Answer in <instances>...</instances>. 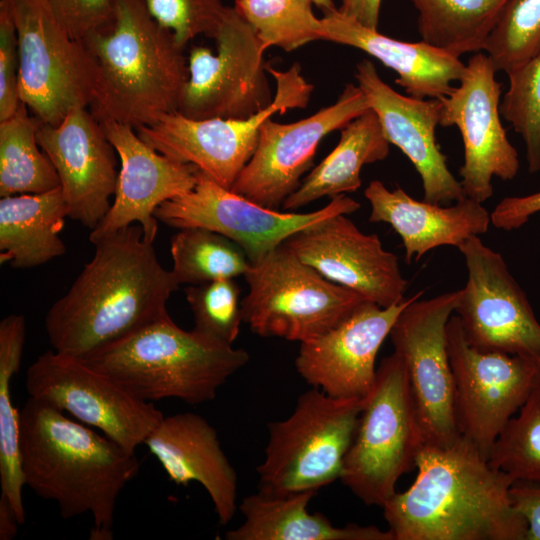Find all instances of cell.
I'll list each match as a JSON object with an SVG mask.
<instances>
[{
	"instance_id": "obj_18",
	"label": "cell",
	"mask_w": 540,
	"mask_h": 540,
	"mask_svg": "<svg viewBox=\"0 0 540 540\" xmlns=\"http://www.w3.org/2000/svg\"><path fill=\"white\" fill-rule=\"evenodd\" d=\"M370 109L358 85L347 84L336 102L292 123L272 118L260 128L257 147L231 190L278 210L311 168L322 139Z\"/></svg>"
},
{
	"instance_id": "obj_7",
	"label": "cell",
	"mask_w": 540,
	"mask_h": 540,
	"mask_svg": "<svg viewBox=\"0 0 540 540\" xmlns=\"http://www.w3.org/2000/svg\"><path fill=\"white\" fill-rule=\"evenodd\" d=\"M363 399L337 398L318 388L304 392L286 419L269 422L265 458L257 467L259 492H317L340 479Z\"/></svg>"
},
{
	"instance_id": "obj_37",
	"label": "cell",
	"mask_w": 540,
	"mask_h": 540,
	"mask_svg": "<svg viewBox=\"0 0 540 540\" xmlns=\"http://www.w3.org/2000/svg\"><path fill=\"white\" fill-rule=\"evenodd\" d=\"M509 86L500 103L501 116L524 142L530 173L540 171V53L507 74Z\"/></svg>"
},
{
	"instance_id": "obj_20",
	"label": "cell",
	"mask_w": 540,
	"mask_h": 540,
	"mask_svg": "<svg viewBox=\"0 0 540 540\" xmlns=\"http://www.w3.org/2000/svg\"><path fill=\"white\" fill-rule=\"evenodd\" d=\"M37 141L52 162L68 217L93 230L109 211L118 172L116 151L88 107L71 110L57 125L40 122Z\"/></svg>"
},
{
	"instance_id": "obj_11",
	"label": "cell",
	"mask_w": 540,
	"mask_h": 540,
	"mask_svg": "<svg viewBox=\"0 0 540 540\" xmlns=\"http://www.w3.org/2000/svg\"><path fill=\"white\" fill-rule=\"evenodd\" d=\"M214 39L215 53L204 46L190 50L178 112L192 119H244L266 109L274 99L266 48L233 6Z\"/></svg>"
},
{
	"instance_id": "obj_16",
	"label": "cell",
	"mask_w": 540,
	"mask_h": 540,
	"mask_svg": "<svg viewBox=\"0 0 540 540\" xmlns=\"http://www.w3.org/2000/svg\"><path fill=\"white\" fill-rule=\"evenodd\" d=\"M468 271L455 307L469 345L540 360V323L500 253L471 236L457 247Z\"/></svg>"
},
{
	"instance_id": "obj_29",
	"label": "cell",
	"mask_w": 540,
	"mask_h": 540,
	"mask_svg": "<svg viewBox=\"0 0 540 540\" xmlns=\"http://www.w3.org/2000/svg\"><path fill=\"white\" fill-rule=\"evenodd\" d=\"M390 151L376 113L370 108L340 130L335 148L301 181L283 203L296 210L322 197L352 193L361 187V169L384 160Z\"/></svg>"
},
{
	"instance_id": "obj_41",
	"label": "cell",
	"mask_w": 540,
	"mask_h": 540,
	"mask_svg": "<svg viewBox=\"0 0 540 540\" xmlns=\"http://www.w3.org/2000/svg\"><path fill=\"white\" fill-rule=\"evenodd\" d=\"M57 21L75 39L107 25L113 18L115 0H42Z\"/></svg>"
},
{
	"instance_id": "obj_3",
	"label": "cell",
	"mask_w": 540,
	"mask_h": 540,
	"mask_svg": "<svg viewBox=\"0 0 540 540\" xmlns=\"http://www.w3.org/2000/svg\"><path fill=\"white\" fill-rule=\"evenodd\" d=\"M19 451L26 486L64 519L89 513L90 539H113L117 499L140 469L135 452L33 397L20 409Z\"/></svg>"
},
{
	"instance_id": "obj_6",
	"label": "cell",
	"mask_w": 540,
	"mask_h": 540,
	"mask_svg": "<svg viewBox=\"0 0 540 540\" xmlns=\"http://www.w3.org/2000/svg\"><path fill=\"white\" fill-rule=\"evenodd\" d=\"M423 444L406 369L394 352L381 361L364 398L340 480L365 505L382 507Z\"/></svg>"
},
{
	"instance_id": "obj_21",
	"label": "cell",
	"mask_w": 540,
	"mask_h": 540,
	"mask_svg": "<svg viewBox=\"0 0 540 540\" xmlns=\"http://www.w3.org/2000/svg\"><path fill=\"white\" fill-rule=\"evenodd\" d=\"M120 160L111 207L91 230L90 241L99 240L133 224L154 242L158 231L156 209L165 201L186 194L197 183L198 168L171 159L144 142L132 126L101 122Z\"/></svg>"
},
{
	"instance_id": "obj_31",
	"label": "cell",
	"mask_w": 540,
	"mask_h": 540,
	"mask_svg": "<svg viewBox=\"0 0 540 540\" xmlns=\"http://www.w3.org/2000/svg\"><path fill=\"white\" fill-rule=\"evenodd\" d=\"M26 336L24 316L11 314L0 322V483L14 507L19 523L25 522L23 475L19 451V415L13 405L11 383L18 372Z\"/></svg>"
},
{
	"instance_id": "obj_34",
	"label": "cell",
	"mask_w": 540,
	"mask_h": 540,
	"mask_svg": "<svg viewBox=\"0 0 540 540\" xmlns=\"http://www.w3.org/2000/svg\"><path fill=\"white\" fill-rule=\"evenodd\" d=\"M311 0H234L233 8L251 26L267 49L287 52L323 39L321 18Z\"/></svg>"
},
{
	"instance_id": "obj_1",
	"label": "cell",
	"mask_w": 540,
	"mask_h": 540,
	"mask_svg": "<svg viewBox=\"0 0 540 540\" xmlns=\"http://www.w3.org/2000/svg\"><path fill=\"white\" fill-rule=\"evenodd\" d=\"M94 246L92 259L45 317L53 350L78 359L168 316L167 301L180 285L138 224Z\"/></svg>"
},
{
	"instance_id": "obj_43",
	"label": "cell",
	"mask_w": 540,
	"mask_h": 540,
	"mask_svg": "<svg viewBox=\"0 0 540 540\" xmlns=\"http://www.w3.org/2000/svg\"><path fill=\"white\" fill-rule=\"evenodd\" d=\"M510 497L527 522L526 540H540V486L515 482Z\"/></svg>"
},
{
	"instance_id": "obj_5",
	"label": "cell",
	"mask_w": 540,
	"mask_h": 540,
	"mask_svg": "<svg viewBox=\"0 0 540 540\" xmlns=\"http://www.w3.org/2000/svg\"><path fill=\"white\" fill-rule=\"evenodd\" d=\"M249 358L242 348L181 329L168 315L80 360L139 400L200 404Z\"/></svg>"
},
{
	"instance_id": "obj_35",
	"label": "cell",
	"mask_w": 540,
	"mask_h": 540,
	"mask_svg": "<svg viewBox=\"0 0 540 540\" xmlns=\"http://www.w3.org/2000/svg\"><path fill=\"white\" fill-rule=\"evenodd\" d=\"M488 461L515 482L540 486V384L507 422Z\"/></svg>"
},
{
	"instance_id": "obj_24",
	"label": "cell",
	"mask_w": 540,
	"mask_h": 540,
	"mask_svg": "<svg viewBox=\"0 0 540 540\" xmlns=\"http://www.w3.org/2000/svg\"><path fill=\"white\" fill-rule=\"evenodd\" d=\"M144 444L176 485L195 481L204 487L220 524L232 520L237 510V473L217 431L205 418L191 412L164 416Z\"/></svg>"
},
{
	"instance_id": "obj_17",
	"label": "cell",
	"mask_w": 540,
	"mask_h": 540,
	"mask_svg": "<svg viewBox=\"0 0 540 540\" xmlns=\"http://www.w3.org/2000/svg\"><path fill=\"white\" fill-rule=\"evenodd\" d=\"M486 53L473 54L462 79L441 98L440 126H456L464 146L459 169L466 197L480 203L493 194L492 178L514 179L520 163L501 122L502 85Z\"/></svg>"
},
{
	"instance_id": "obj_8",
	"label": "cell",
	"mask_w": 540,
	"mask_h": 540,
	"mask_svg": "<svg viewBox=\"0 0 540 540\" xmlns=\"http://www.w3.org/2000/svg\"><path fill=\"white\" fill-rule=\"evenodd\" d=\"M243 322L261 337L303 343L346 319L365 300L300 260L281 244L244 275Z\"/></svg>"
},
{
	"instance_id": "obj_2",
	"label": "cell",
	"mask_w": 540,
	"mask_h": 540,
	"mask_svg": "<svg viewBox=\"0 0 540 540\" xmlns=\"http://www.w3.org/2000/svg\"><path fill=\"white\" fill-rule=\"evenodd\" d=\"M415 467L412 485L382 506L394 540H526L510 497L515 481L464 436L423 444Z\"/></svg>"
},
{
	"instance_id": "obj_47",
	"label": "cell",
	"mask_w": 540,
	"mask_h": 540,
	"mask_svg": "<svg viewBox=\"0 0 540 540\" xmlns=\"http://www.w3.org/2000/svg\"><path fill=\"white\" fill-rule=\"evenodd\" d=\"M538 382L540 384V360L538 361Z\"/></svg>"
},
{
	"instance_id": "obj_32",
	"label": "cell",
	"mask_w": 540,
	"mask_h": 540,
	"mask_svg": "<svg viewBox=\"0 0 540 540\" xmlns=\"http://www.w3.org/2000/svg\"><path fill=\"white\" fill-rule=\"evenodd\" d=\"M29 111L21 102L0 121V197L60 187L57 172L37 141L40 121Z\"/></svg>"
},
{
	"instance_id": "obj_12",
	"label": "cell",
	"mask_w": 540,
	"mask_h": 540,
	"mask_svg": "<svg viewBox=\"0 0 540 540\" xmlns=\"http://www.w3.org/2000/svg\"><path fill=\"white\" fill-rule=\"evenodd\" d=\"M421 295L412 296L389 336L406 369L424 444L445 446L461 436L446 341L459 290L426 300Z\"/></svg>"
},
{
	"instance_id": "obj_4",
	"label": "cell",
	"mask_w": 540,
	"mask_h": 540,
	"mask_svg": "<svg viewBox=\"0 0 540 540\" xmlns=\"http://www.w3.org/2000/svg\"><path fill=\"white\" fill-rule=\"evenodd\" d=\"M96 69L89 106L100 121L138 128L177 112L188 61L141 0H115L112 20L82 39Z\"/></svg>"
},
{
	"instance_id": "obj_44",
	"label": "cell",
	"mask_w": 540,
	"mask_h": 540,
	"mask_svg": "<svg viewBox=\"0 0 540 540\" xmlns=\"http://www.w3.org/2000/svg\"><path fill=\"white\" fill-rule=\"evenodd\" d=\"M382 0H342L339 12L371 29H377Z\"/></svg>"
},
{
	"instance_id": "obj_36",
	"label": "cell",
	"mask_w": 540,
	"mask_h": 540,
	"mask_svg": "<svg viewBox=\"0 0 540 540\" xmlns=\"http://www.w3.org/2000/svg\"><path fill=\"white\" fill-rule=\"evenodd\" d=\"M483 52L506 74L539 54L540 0H509Z\"/></svg>"
},
{
	"instance_id": "obj_30",
	"label": "cell",
	"mask_w": 540,
	"mask_h": 540,
	"mask_svg": "<svg viewBox=\"0 0 540 540\" xmlns=\"http://www.w3.org/2000/svg\"><path fill=\"white\" fill-rule=\"evenodd\" d=\"M421 40L452 55L483 52L509 0H410Z\"/></svg>"
},
{
	"instance_id": "obj_14",
	"label": "cell",
	"mask_w": 540,
	"mask_h": 540,
	"mask_svg": "<svg viewBox=\"0 0 540 540\" xmlns=\"http://www.w3.org/2000/svg\"><path fill=\"white\" fill-rule=\"evenodd\" d=\"M25 387L29 397L97 428L129 452L144 444L164 417L153 403L137 399L80 359L55 350L41 354L29 366Z\"/></svg>"
},
{
	"instance_id": "obj_13",
	"label": "cell",
	"mask_w": 540,
	"mask_h": 540,
	"mask_svg": "<svg viewBox=\"0 0 540 540\" xmlns=\"http://www.w3.org/2000/svg\"><path fill=\"white\" fill-rule=\"evenodd\" d=\"M359 208L360 203L341 194L313 212L282 213L221 186L198 169L194 188L162 203L155 217L177 229L201 227L220 233L237 243L254 265L294 233Z\"/></svg>"
},
{
	"instance_id": "obj_38",
	"label": "cell",
	"mask_w": 540,
	"mask_h": 540,
	"mask_svg": "<svg viewBox=\"0 0 540 540\" xmlns=\"http://www.w3.org/2000/svg\"><path fill=\"white\" fill-rule=\"evenodd\" d=\"M241 289L234 279L214 280L185 288L195 332L217 342L232 345L243 322Z\"/></svg>"
},
{
	"instance_id": "obj_26",
	"label": "cell",
	"mask_w": 540,
	"mask_h": 540,
	"mask_svg": "<svg viewBox=\"0 0 540 540\" xmlns=\"http://www.w3.org/2000/svg\"><path fill=\"white\" fill-rule=\"evenodd\" d=\"M323 39L364 51L397 73L396 84L414 98L441 99L453 90L465 71L460 57L424 41L390 38L341 14L338 8L321 18Z\"/></svg>"
},
{
	"instance_id": "obj_15",
	"label": "cell",
	"mask_w": 540,
	"mask_h": 540,
	"mask_svg": "<svg viewBox=\"0 0 540 540\" xmlns=\"http://www.w3.org/2000/svg\"><path fill=\"white\" fill-rule=\"evenodd\" d=\"M446 341L460 433L488 458L507 422L539 384L538 360L472 347L456 315L447 323Z\"/></svg>"
},
{
	"instance_id": "obj_33",
	"label": "cell",
	"mask_w": 540,
	"mask_h": 540,
	"mask_svg": "<svg viewBox=\"0 0 540 540\" xmlns=\"http://www.w3.org/2000/svg\"><path fill=\"white\" fill-rule=\"evenodd\" d=\"M172 273L179 284L197 285L244 276L251 268L234 241L201 227L179 229L171 238Z\"/></svg>"
},
{
	"instance_id": "obj_25",
	"label": "cell",
	"mask_w": 540,
	"mask_h": 540,
	"mask_svg": "<svg viewBox=\"0 0 540 540\" xmlns=\"http://www.w3.org/2000/svg\"><path fill=\"white\" fill-rule=\"evenodd\" d=\"M364 195L371 206L369 221L391 225L402 239L408 263L440 246L458 247L486 233L491 223L482 203L466 196L446 207L416 200L400 186L389 190L379 180H372Z\"/></svg>"
},
{
	"instance_id": "obj_23",
	"label": "cell",
	"mask_w": 540,
	"mask_h": 540,
	"mask_svg": "<svg viewBox=\"0 0 540 540\" xmlns=\"http://www.w3.org/2000/svg\"><path fill=\"white\" fill-rule=\"evenodd\" d=\"M355 79L389 143L407 156L420 175L423 200L446 204L465 197L460 181L449 170L447 157L436 141L441 99H418L398 93L381 79L368 59L356 65Z\"/></svg>"
},
{
	"instance_id": "obj_28",
	"label": "cell",
	"mask_w": 540,
	"mask_h": 540,
	"mask_svg": "<svg viewBox=\"0 0 540 540\" xmlns=\"http://www.w3.org/2000/svg\"><path fill=\"white\" fill-rule=\"evenodd\" d=\"M68 207L60 187L0 199V262L28 269L65 254L60 237Z\"/></svg>"
},
{
	"instance_id": "obj_22",
	"label": "cell",
	"mask_w": 540,
	"mask_h": 540,
	"mask_svg": "<svg viewBox=\"0 0 540 540\" xmlns=\"http://www.w3.org/2000/svg\"><path fill=\"white\" fill-rule=\"evenodd\" d=\"M411 299L387 308L364 301L335 327L300 343L297 372L329 396L365 398L375 381L377 353Z\"/></svg>"
},
{
	"instance_id": "obj_40",
	"label": "cell",
	"mask_w": 540,
	"mask_h": 540,
	"mask_svg": "<svg viewBox=\"0 0 540 540\" xmlns=\"http://www.w3.org/2000/svg\"><path fill=\"white\" fill-rule=\"evenodd\" d=\"M18 40L8 0H0V121L21 103L18 89Z\"/></svg>"
},
{
	"instance_id": "obj_9",
	"label": "cell",
	"mask_w": 540,
	"mask_h": 540,
	"mask_svg": "<svg viewBox=\"0 0 540 540\" xmlns=\"http://www.w3.org/2000/svg\"><path fill=\"white\" fill-rule=\"evenodd\" d=\"M276 82L272 103L244 119H192L172 112L136 128L139 137L159 153L192 164L223 187L231 188L252 157L263 123L276 113L306 108L314 86L298 63L285 71L268 65Z\"/></svg>"
},
{
	"instance_id": "obj_19",
	"label": "cell",
	"mask_w": 540,
	"mask_h": 540,
	"mask_svg": "<svg viewBox=\"0 0 540 540\" xmlns=\"http://www.w3.org/2000/svg\"><path fill=\"white\" fill-rule=\"evenodd\" d=\"M326 279L383 308L405 300L408 282L398 258L385 250L376 234H364L346 214L308 226L284 243Z\"/></svg>"
},
{
	"instance_id": "obj_42",
	"label": "cell",
	"mask_w": 540,
	"mask_h": 540,
	"mask_svg": "<svg viewBox=\"0 0 540 540\" xmlns=\"http://www.w3.org/2000/svg\"><path fill=\"white\" fill-rule=\"evenodd\" d=\"M540 212V191L526 196L506 197L494 208L491 223L499 229L511 231L522 227L530 217Z\"/></svg>"
},
{
	"instance_id": "obj_45",
	"label": "cell",
	"mask_w": 540,
	"mask_h": 540,
	"mask_svg": "<svg viewBox=\"0 0 540 540\" xmlns=\"http://www.w3.org/2000/svg\"><path fill=\"white\" fill-rule=\"evenodd\" d=\"M20 525L16 511L8 497L0 495V540L13 539Z\"/></svg>"
},
{
	"instance_id": "obj_39",
	"label": "cell",
	"mask_w": 540,
	"mask_h": 540,
	"mask_svg": "<svg viewBox=\"0 0 540 540\" xmlns=\"http://www.w3.org/2000/svg\"><path fill=\"white\" fill-rule=\"evenodd\" d=\"M150 16L185 45L199 35L215 38L227 6L223 0H141Z\"/></svg>"
},
{
	"instance_id": "obj_10",
	"label": "cell",
	"mask_w": 540,
	"mask_h": 540,
	"mask_svg": "<svg viewBox=\"0 0 540 540\" xmlns=\"http://www.w3.org/2000/svg\"><path fill=\"white\" fill-rule=\"evenodd\" d=\"M17 32L19 97L41 123L57 125L73 109L90 106L94 61L42 0H8Z\"/></svg>"
},
{
	"instance_id": "obj_46",
	"label": "cell",
	"mask_w": 540,
	"mask_h": 540,
	"mask_svg": "<svg viewBox=\"0 0 540 540\" xmlns=\"http://www.w3.org/2000/svg\"><path fill=\"white\" fill-rule=\"evenodd\" d=\"M311 1L323 12V14L337 8L333 0H311Z\"/></svg>"
},
{
	"instance_id": "obj_27",
	"label": "cell",
	"mask_w": 540,
	"mask_h": 540,
	"mask_svg": "<svg viewBox=\"0 0 540 540\" xmlns=\"http://www.w3.org/2000/svg\"><path fill=\"white\" fill-rule=\"evenodd\" d=\"M316 494L304 491L288 495L257 492L244 497L238 509L244 522L225 533L227 540H394L390 530L377 526H334L322 513H309Z\"/></svg>"
}]
</instances>
